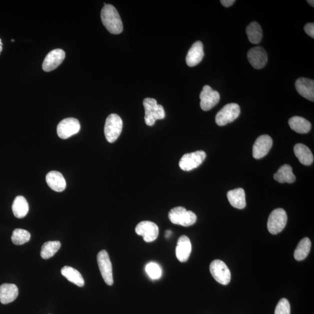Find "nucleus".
Returning a JSON list of instances; mask_svg holds the SVG:
<instances>
[{
    "mask_svg": "<svg viewBox=\"0 0 314 314\" xmlns=\"http://www.w3.org/2000/svg\"><path fill=\"white\" fill-rule=\"evenodd\" d=\"M275 314H290V305L286 298H281L276 306Z\"/></svg>",
    "mask_w": 314,
    "mask_h": 314,
    "instance_id": "obj_32",
    "label": "nucleus"
},
{
    "mask_svg": "<svg viewBox=\"0 0 314 314\" xmlns=\"http://www.w3.org/2000/svg\"><path fill=\"white\" fill-rule=\"evenodd\" d=\"M66 58V53L62 49H55L50 52L46 56L43 63V70L45 72H50L60 66Z\"/></svg>",
    "mask_w": 314,
    "mask_h": 314,
    "instance_id": "obj_14",
    "label": "nucleus"
},
{
    "mask_svg": "<svg viewBox=\"0 0 314 314\" xmlns=\"http://www.w3.org/2000/svg\"><path fill=\"white\" fill-rule=\"evenodd\" d=\"M192 252V243L189 238L183 235L179 238L176 248V255L178 260L185 262L188 260Z\"/></svg>",
    "mask_w": 314,
    "mask_h": 314,
    "instance_id": "obj_18",
    "label": "nucleus"
},
{
    "mask_svg": "<svg viewBox=\"0 0 314 314\" xmlns=\"http://www.w3.org/2000/svg\"><path fill=\"white\" fill-rule=\"evenodd\" d=\"M288 125L293 131L300 134H305L310 131L311 124L306 119L298 116L292 117L288 120Z\"/></svg>",
    "mask_w": 314,
    "mask_h": 314,
    "instance_id": "obj_23",
    "label": "nucleus"
},
{
    "mask_svg": "<svg viewBox=\"0 0 314 314\" xmlns=\"http://www.w3.org/2000/svg\"><path fill=\"white\" fill-rule=\"evenodd\" d=\"M295 156L303 165L308 166L313 162V156L309 148L301 143L295 144L294 147Z\"/></svg>",
    "mask_w": 314,
    "mask_h": 314,
    "instance_id": "obj_22",
    "label": "nucleus"
},
{
    "mask_svg": "<svg viewBox=\"0 0 314 314\" xmlns=\"http://www.w3.org/2000/svg\"><path fill=\"white\" fill-rule=\"evenodd\" d=\"M12 42H15V41H14V39H12Z\"/></svg>",
    "mask_w": 314,
    "mask_h": 314,
    "instance_id": "obj_38",
    "label": "nucleus"
},
{
    "mask_svg": "<svg viewBox=\"0 0 314 314\" xmlns=\"http://www.w3.org/2000/svg\"><path fill=\"white\" fill-rule=\"evenodd\" d=\"M311 242L309 238L302 239L297 245L294 253V257L297 261H302L307 257L311 250Z\"/></svg>",
    "mask_w": 314,
    "mask_h": 314,
    "instance_id": "obj_28",
    "label": "nucleus"
},
{
    "mask_svg": "<svg viewBox=\"0 0 314 314\" xmlns=\"http://www.w3.org/2000/svg\"><path fill=\"white\" fill-rule=\"evenodd\" d=\"M81 129L80 122L74 118L61 121L57 126V135L61 139H67L78 133Z\"/></svg>",
    "mask_w": 314,
    "mask_h": 314,
    "instance_id": "obj_10",
    "label": "nucleus"
},
{
    "mask_svg": "<svg viewBox=\"0 0 314 314\" xmlns=\"http://www.w3.org/2000/svg\"><path fill=\"white\" fill-rule=\"evenodd\" d=\"M104 26L111 34L118 35L123 31V24L120 14L113 5H106L101 12Z\"/></svg>",
    "mask_w": 314,
    "mask_h": 314,
    "instance_id": "obj_1",
    "label": "nucleus"
},
{
    "mask_svg": "<svg viewBox=\"0 0 314 314\" xmlns=\"http://www.w3.org/2000/svg\"><path fill=\"white\" fill-rule=\"evenodd\" d=\"M3 43L2 41V39H0V54H1L2 51H3Z\"/></svg>",
    "mask_w": 314,
    "mask_h": 314,
    "instance_id": "obj_37",
    "label": "nucleus"
},
{
    "mask_svg": "<svg viewBox=\"0 0 314 314\" xmlns=\"http://www.w3.org/2000/svg\"><path fill=\"white\" fill-rule=\"evenodd\" d=\"M123 122L117 114H112L107 118L104 126V134L108 142L114 143L120 136Z\"/></svg>",
    "mask_w": 314,
    "mask_h": 314,
    "instance_id": "obj_4",
    "label": "nucleus"
},
{
    "mask_svg": "<svg viewBox=\"0 0 314 314\" xmlns=\"http://www.w3.org/2000/svg\"><path fill=\"white\" fill-rule=\"evenodd\" d=\"M12 209L16 217L24 218L29 211V204L26 198L22 196H17L13 202Z\"/></svg>",
    "mask_w": 314,
    "mask_h": 314,
    "instance_id": "obj_26",
    "label": "nucleus"
},
{
    "mask_svg": "<svg viewBox=\"0 0 314 314\" xmlns=\"http://www.w3.org/2000/svg\"><path fill=\"white\" fill-rule=\"evenodd\" d=\"M46 179L48 186L55 192H61L66 188V179L59 172L53 171L49 172Z\"/></svg>",
    "mask_w": 314,
    "mask_h": 314,
    "instance_id": "obj_19",
    "label": "nucleus"
},
{
    "mask_svg": "<svg viewBox=\"0 0 314 314\" xmlns=\"http://www.w3.org/2000/svg\"><path fill=\"white\" fill-rule=\"evenodd\" d=\"M135 232L142 236L146 242H152L157 239L159 229L156 223L151 221H142L136 226Z\"/></svg>",
    "mask_w": 314,
    "mask_h": 314,
    "instance_id": "obj_12",
    "label": "nucleus"
},
{
    "mask_svg": "<svg viewBox=\"0 0 314 314\" xmlns=\"http://www.w3.org/2000/svg\"><path fill=\"white\" fill-rule=\"evenodd\" d=\"M19 290L16 284L4 283L0 286V302L3 304H9L17 299Z\"/></svg>",
    "mask_w": 314,
    "mask_h": 314,
    "instance_id": "obj_20",
    "label": "nucleus"
},
{
    "mask_svg": "<svg viewBox=\"0 0 314 314\" xmlns=\"http://www.w3.org/2000/svg\"><path fill=\"white\" fill-rule=\"evenodd\" d=\"M61 244L59 241H49L43 244L41 252V257L48 259L53 257L61 248Z\"/></svg>",
    "mask_w": 314,
    "mask_h": 314,
    "instance_id": "obj_29",
    "label": "nucleus"
},
{
    "mask_svg": "<svg viewBox=\"0 0 314 314\" xmlns=\"http://www.w3.org/2000/svg\"><path fill=\"white\" fill-rule=\"evenodd\" d=\"M304 31L306 34L312 39L314 38V24L308 23L304 27Z\"/></svg>",
    "mask_w": 314,
    "mask_h": 314,
    "instance_id": "obj_33",
    "label": "nucleus"
},
{
    "mask_svg": "<svg viewBox=\"0 0 314 314\" xmlns=\"http://www.w3.org/2000/svg\"><path fill=\"white\" fill-rule=\"evenodd\" d=\"M143 106L145 110L144 120L148 126H153L157 120H162L165 117L164 107L157 104L156 100L146 98L143 101Z\"/></svg>",
    "mask_w": 314,
    "mask_h": 314,
    "instance_id": "obj_2",
    "label": "nucleus"
},
{
    "mask_svg": "<svg viewBox=\"0 0 314 314\" xmlns=\"http://www.w3.org/2000/svg\"><path fill=\"white\" fill-rule=\"evenodd\" d=\"M61 273L67 280L77 285L79 287L84 286L85 280L81 273L78 270L69 266H65L61 269Z\"/></svg>",
    "mask_w": 314,
    "mask_h": 314,
    "instance_id": "obj_25",
    "label": "nucleus"
},
{
    "mask_svg": "<svg viewBox=\"0 0 314 314\" xmlns=\"http://www.w3.org/2000/svg\"><path fill=\"white\" fill-rule=\"evenodd\" d=\"M307 3L311 7H314V1H313V0H308Z\"/></svg>",
    "mask_w": 314,
    "mask_h": 314,
    "instance_id": "obj_36",
    "label": "nucleus"
},
{
    "mask_svg": "<svg viewBox=\"0 0 314 314\" xmlns=\"http://www.w3.org/2000/svg\"><path fill=\"white\" fill-rule=\"evenodd\" d=\"M273 140L269 135L258 137L252 148V156L255 159H260L268 153L272 146Z\"/></svg>",
    "mask_w": 314,
    "mask_h": 314,
    "instance_id": "obj_15",
    "label": "nucleus"
},
{
    "mask_svg": "<svg viewBox=\"0 0 314 314\" xmlns=\"http://www.w3.org/2000/svg\"><path fill=\"white\" fill-rule=\"evenodd\" d=\"M287 216L286 211L282 208H277L269 216L267 227L269 232L276 234L282 231L286 225Z\"/></svg>",
    "mask_w": 314,
    "mask_h": 314,
    "instance_id": "obj_5",
    "label": "nucleus"
},
{
    "mask_svg": "<svg viewBox=\"0 0 314 314\" xmlns=\"http://www.w3.org/2000/svg\"><path fill=\"white\" fill-rule=\"evenodd\" d=\"M249 63L256 70L262 69L268 62V55L262 47H255L251 49L247 53Z\"/></svg>",
    "mask_w": 314,
    "mask_h": 314,
    "instance_id": "obj_13",
    "label": "nucleus"
},
{
    "mask_svg": "<svg viewBox=\"0 0 314 314\" xmlns=\"http://www.w3.org/2000/svg\"><path fill=\"white\" fill-rule=\"evenodd\" d=\"M227 197L230 204L234 208L241 209L246 206L245 194L243 189L237 188L229 191L227 193Z\"/></svg>",
    "mask_w": 314,
    "mask_h": 314,
    "instance_id": "obj_21",
    "label": "nucleus"
},
{
    "mask_svg": "<svg viewBox=\"0 0 314 314\" xmlns=\"http://www.w3.org/2000/svg\"><path fill=\"white\" fill-rule=\"evenodd\" d=\"M168 217L174 224L185 227L192 226L197 221L196 215L183 207H177L171 209L169 212Z\"/></svg>",
    "mask_w": 314,
    "mask_h": 314,
    "instance_id": "obj_3",
    "label": "nucleus"
},
{
    "mask_svg": "<svg viewBox=\"0 0 314 314\" xmlns=\"http://www.w3.org/2000/svg\"><path fill=\"white\" fill-rule=\"evenodd\" d=\"M212 276L219 283L223 285L229 284L231 279V273L226 263L219 259L213 261L209 266Z\"/></svg>",
    "mask_w": 314,
    "mask_h": 314,
    "instance_id": "obj_9",
    "label": "nucleus"
},
{
    "mask_svg": "<svg viewBox=\"0 0 314 314\" xmlns=\"http://www.w3.org/2000/svg\"><path fill=\"white\" fill-rule=\"evenodd\" d=\"M246 34L249 41L252 44H259L262 39V28L257 22H252L246 28Z\"/></svg>",
    "mask_w": 314,
    "mask_h": 314,
    "instance_id": "obj_27",
    "label": "nucleus"
},
{
    "mask_svg": "<svg viewBox=\"0 0 314 314\" xmlns=\"http://www.w3.org/2000/svg\"><path fill=\"white\" fill-rule=\"evenodd\" d=\"M206 158V154L204 151H197L195 152L183 155L179 161L180 169L185 171H190L199 167Z\"/></svg>",
    "mask_w": 314,
    "mask_h": 314,
    "instance_id": "obj_8",
    "label": "nucleus"
},
{
    "mask_svg": "<svg viewBox=\"0 0 314 314\" xmlns=\"http://www.w3.org/2000/svg\"><path fill=\"white\" fill-rule=\"evenodd\" d=\"M171 234L172 232L171 230H167L165 233V237L168 238L171 235Z\"/></svg>",
    "mask_w": 314,
    "mask_h": 314,
    "instance_id": "obj_35",
    "label": "nucleus"
},
{
    "mask_svg": "<svg viewBox=\"0 0 314 314\" xmlns=\"http://www.w3.org/2000/svg\"><path fill=\"white\" fill-rule=\"evenodd\" d=\"M200 107L204 111H208L217 105L220 100L219 93L210 86L205 85L200 95Z\"/></svg>",
    "mask_w": 314,
    "mask_h": 314,
    "instance_id": "obj_11",
    "label": "nucleus"
},
{
    "mask_svg": "<svg viewBox=\"0 0 314 314\" xmlns=\"http://www.w3.org/2000/svg\"><path fill=\"white\" fill-rule=\"evenodd\" d=\"M295 89L302 97L311 102L314 101V81L312 79L300 78L295 83Z\"/></svg>",
    "mask_w": 314,
    "mask_h": 314,
    "instance_id": "obj_16",
    "label": "nucleus"
},
{
    "mask_svg": "<svg viewBox=\"0 0 314 314\" xmlns=\"http://www.w3.org/2000/svg\"><path fill=\"white\" fill-rule=\"evenodd\" d=\"M204 56L203 45L200 41L195 42L191 47L186 58L187 66L190 67L196 66L201 63Z\"/></svg>",
    "mask_w": 314,
    "mask_h": 314,
    "instance_id": "obj_17",
    "label": "nucleus"
},
{
    "mask_svg": "<svg viewBox=\"0 0 314 314\" xmlns=\"http://www.w3.org/2000/svg\"><path fill=\"white\" fill-rule=\"evenodd\" d=\"M97 263L101 274L106 283L111 286L114 283L113 266L107 251L102 250L97 254Z\"/></svg>",
    "mask_w": 314,
    "mask_h": 314,
    "instance_id": "obj_7",
    "label": "nucleus"
},
{
    "mask_svg": "<svg viewBox=\"0 0 314 314\" xmlns=\"http://www.w3.org/2000/svg\"><path fill=\"white\" fill-rule=\"evenodd\" d=\"M31 234L28 231L22 229L14 230L12 236L13 243L16 245H23L31 239Z\"/></svg>",
    "mask_w": 314,
    "mask_h": 314,
    "instance_id": "obj_30",
    "label": "nucleus"
},
{
    "mask_svg": "<svg viewBox=\"0 0 314 314\" xmlns=\"http://www.w3.org/2000/svg\"><path fill=\"white\" fill-rule=\"evenodd\" d=\"M273 178L280 183H292L296 179L291 166L287 164L281 166L276 174H274Z\"/></svg>",
    "mask_w": 314,
    "mask_h": 314,
    "instance_id": "obj_24",
    "label": "nucleus"
},
{
    "mask_svg": "<svg viewBox=\"0 0 314 314\" xmlns=\"http://www.w3.org/2000/svg\"><path fill=\"white\" fill-rule=\"evenodd\" d=\"M146 272L153 279H157L160 278L162 275V270L160 266L157 263L151 262L146 265Z\"/></svg>",
    "mask_w": 314,
    "mask_h": 314,
    "instance_id": "obj_31",
    "label": "nucleus"
},
{
    "mask_svg": "<svg viewBox=\"0 0 314 314\" xmlns=\"http://www.w3.org/2000/svg\"><path fill=\"white\" fill-rule=\"evenodd\" d=\"M240 114V108L239 105L236 103L226 104L216 114V124L220 126L226 125L236 120Z\"/></svg>",
    "mask_w": 314,
    "mask_h": 314,
    "instance_id": "obj_6",
    "label": "nucleus"
},
{
    "mask_svg": "<svg viewBox=\"0 0 314 314\" xmlns=\"http://www.w3.org/2000/svg\"><path fill=\"white\" fill-rule=\"evenodd\" d=\"M222 5L225 7H229L232 6L235 1L234 0H221L220 1Z\"/></svg>",
    "mask_w": 314,
    "mask_h": 314,
    "instance_id": "obj_34",
    "label": "nucleus"
}]
</instances>
